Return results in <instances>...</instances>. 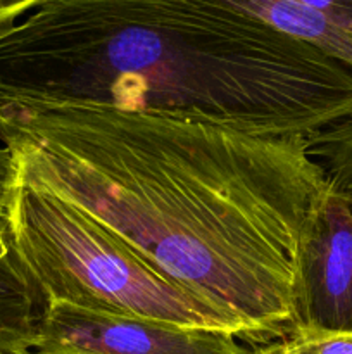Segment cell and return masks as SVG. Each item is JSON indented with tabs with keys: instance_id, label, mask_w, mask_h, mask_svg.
Instances as JSON below:
<instances>
[{
	"instance_id": "cell-1",
	"label": "cell",
	"mask_w": 352,
	"mask_h": 354,
	"mask_svg": "<svg viewBox=\"0 0 352 354\" xmlns=\"http://www.w3.org/2000/svg\"><path fill=\"white\" fill-rule=\"evenodd\" d=\"M16 178L68 201L266 346L292 327L306 225L328 192L307 138L109 106H0Z\"/></svg>"
},
{
	"instance_id": "cell-2",
	"label": "cell",
	"mask_w": 352,
	"mask_h": 354,
	"mask_svg": "<svg viewBox=\"0 0 352 354\" xmlns=\"http://www.w3.org/2000/svg\"><path fill=\"white\" fill-rule=\"evenodd\" d=\"M0 106H109L309 138L352 116V73L233 0H40L0 30Z\"/></svg>"
},
{
	"instance_id": "cell-3",
	"label": "cell",
	"mask_w": 352,
	"mask_h": 354,
	"mask_svg": "<svg viewBox=\"0 0 352 354\" xmlns=\"http://www.w3.org/2000/svg\"><path fill=\"white\" fill-rule=\"evenodd\" d=\"M6 227L43 303L224 332L244 342L231 318L164 279L93 218L54 194L16 178Z\"/></svg>"
},
{
	"instance_id": "cell-4",
	"label": "cell",
	"mask_w": 352,
	"mask_h": 354,
	"mask_svg": "<svg viewBox=\"0 0 352 354\" xmlns=\"http://www.w3.org/2000/svg\"><path fill=\"white\" fill-rule=\"evenodd\" d=\"M37 354H252L224 332L45 303Z\"/></svg>"
},
{
	"instance_id": "cell-5",
	"label": "cell",
	"mask_w": 352,
	"mask_h": 354,
	"mask_svg": "<svg viewBox=\"0 0 352 354\" xmlns=\"http://www.w3.org/2000/svg\"><path fill=\"white\" fill-rule=\"evenodd\" d=\"M292 330L352 334V209L330 185L300 239Z\"/></svg>"
},
{
	"instance_id": "cell-6",
	"label": "cell",
	"mask_w": 352,
	"mask_h": 354,
	"mask_svg": "<svg viewBox=\"0 0 352 354\" xmlns=\"http://www.w3.org/2000/svg\"><path fill=\"white\" fill-rule=\"evenodd\" d=\"M238 3L254 17L313 45L352 73V0H245Z\"/></svg>"
},
{
	"instance_id": "cell-7",
	"label": "cell",
	"mask_w": 352,
	"mask_h": 354,
	"mask_svg": "<svg viewBox=\"0 0 352 354\" xmlns=\"http://www.w3.org/2000/svg\"><path fill=\"white\" fill-rule=\"evenodd\" d=\"M43 299L21 266L0 223V354L33 353Z\"/></svg>"
},
{
	"instance_id": "cell-8",
	"label": "cell",
	"mask_w": 352,
	"mask_h": 354,
	"mask_svg": "<svg viewBox=\"0 0 352 354\" xmlns=\"http://www.w3.org/2000/svg\"><path fill=\"white\" fill-rule=\"evenodd\" d=\"M307 147L330 189L352 209V116L311 135Z\"/></svg>"
},
{
	"instance_id": "cell-9",
	"label": "cell",
	"mask_w": 352,
	"mask_h": 354,
	"mask_svg": "<svg viewBox=\"0 0 352 354\" xmlns=\"http://www.w3.org/2000/svg\"><path fill=\"white\" fill-rule=\"evenodd\" d=\"M252 354H352V334L292 330Z\"/></svg>"
},
{
	"instance_id": "cell-10",
	"label": "cell",
	"mask_w": 352,
	"mask_h": 354,
	"mask_svg": "<svg viewBox=\"0 0 352 354\" xmlns=\"http://www.w3.org/2000/svg\"><path fill=\"white\" fill-rule=\"evenodd\" d=\"M16 182V161L7 147H0V223L6 221L7 207Z\"/></svg>"
},
{
	"instance_id": "cell-11",
	"label": "cell",
	"mask_w": 352,
	"mask_h": 354,
	"mask_svg": "<svg viewBox=\"0 0 352 354\" xmlns=\"http://www.w3.org/2000/svg\"><path fill=\"white\" fill-rule=\"evenodd\" d=\"M40 0H19V2H0V30L10 26L37 7Z\"/></svg>"
},
{
	"instance_id": "cell-12",
	"label": "cell",
	"mask_w": 352,
	"mask_h": 354,
	"mask_svg": "<svg viewBox=\"0 0 352 354\" xmlns=\"http://www.w3.org/2000/svg\"><path fill=\"white\" fill-rule=\"evenodd\" d=\"M26 354H37V353H26Z\"/></svg>"
}]
</instances>
